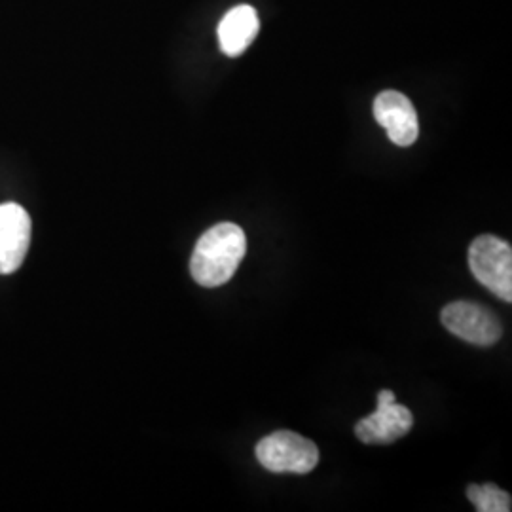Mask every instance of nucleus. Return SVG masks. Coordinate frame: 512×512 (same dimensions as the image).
I'll use <instances>...</instances> for the list:
<instances>
[{
  "mask_svg": "<svg viewBox=\"0 0 512 512\" xmlns=\"http://www.w3.org/2000/svg\"><path fill=\"white\" fill-rule=\"evenodd\" d=\"M469 268L478 283L505 302H512V249L503 239L486 234L469 247Z\"/></svg>",
  "mask_w": 512,
  "mask_h": 512,
  "instance_id": "nucleus-3",
  "label": "nucleus"
},
{
  "mask_svg": "<svg viewBox=\"0 0 512 512\" xmlns=\"http://www.w3.org/2000/svg\"><path fill=\"white\" fill-rule=\"evenodd\" d=\"M374 118L395 145L412 147L418 141V114L404 93L395 90L380 93L374 101Z\"/></svg>",
  "mask_w": 512,
  "mask_h": 512,
  "instance_id": "nucleus-6",
  "label": "nucleus"
},
{
  "mask_svg": "<svg viewBox=\"0 0 512 512\" xmlns=\"http://www.w3.org/2000/svg\"><path fill=\"white\" fill-rule=\"evenodd\" d=\"M412 412L395 401V393L384 389L378 393V408L355 425L357 439L365 444H391L403 439L412 429Z\"/></svg>",
  "mask_w": 512,
  "mask_h": 512,
  "instance_id": "nucleus-5",
  "label": "nucleus"
},
{
  "mask_svg": "<svg viewBox=\"0 0 512 512\" xmlns=\"http://www.w3.org/2000/svg\"><path fill=\"white\" fill-rule=\"evenodd\" d=\"M247 253L245 232L234 222H220L198 239L190 260V272L207 289L228 283Z\"/></svg>",
  "mask_w": 512,
  "mask_h": 512,
  "instance_id": "nucleus-1",
  "label": "nucleus"
},
{
  "mask_svg": "<svg viewBox=\"0 0 512 512\" xmlns=\"http://www.w3.org/2000/svg\"><path fill=\"white\" fill-rule=\"evenodd\" d=\"M256 459L270 473L308 475L319 463V450L298 433L275 431L256 444Z\"/></svg>",
  "mask_w": 512,
  "mask_h": 512,
  "instance_id": "nucleus-2",
  "label": "nucleus"
},
{
  "mask_svg": "<svg viewBox=\"0 0 512 512\" xmlns=\"http://www.w3.org/2000/svg\"><path fill=\"white\" fill-rule=\"evenodd\" d=\"M442 325L461 340L480 348L494 346L503 327L494 313L473 302H452L440 313Z\"/></svg>",
  "mask_w": 512,
  "mask_h": 512,
  "instance_id": "nucleus-4",
  "label": "nucleus"
},
{
  "mask_svg": "<svg viewBox=\"0 0 512 512\" xmlns=\"http://www.w3.org/2000/svg\"><path fill=\"white\" fill-rule=\"evenodd\" d=\"M467 497L471 499V503L475 505L478 512L511 511V495L497 488L495 484H484V486L471 484L467 488Z\"/></svg>",
  "mask_w": 512,
  "mask_h": 512,
  "instance_id": "nucleus-9",
  "label": "nucleus"
},
{
  "mask_svg": "<svg viewBox=\"0 0 512 512\" xmlns=\"http://www.w3.org/2000/svg\"><path fill=\"white\" fill-rule=\"evenodd\" d=\"M31 243V219L18 203L0 205V274L16 272Z\"/></svg>",
  "mask_w": 512,
  "mask_h": 512,
  "instance_id": "nucleus-7",
  "label": "nucleus"
},
{
  "mask_svg": "<svg viewBox=\"0 0 512 512\" xmlns=\"http://www.w3.org/2000/svg\"><path fill=\"white\" fill-rule=\"evenodd\" d=\"M260 29V21L255 8L249 4H239L226 12L217 29L220 50L228 57H239L255 40Z\"/></svg>",
  "mask_w": 512,
  "mask_h": 512,
  "instance_id": "nucleus-8",
  "label": "nucleus"
}]
</instances>
